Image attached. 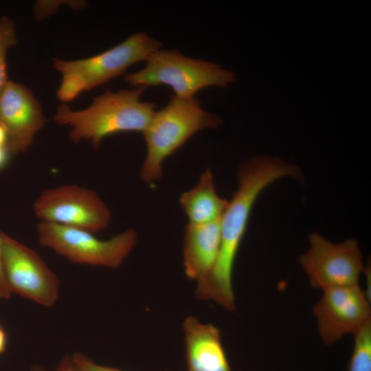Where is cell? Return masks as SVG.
Segmentation results:
<instances>
[{
    "mask_svg": "<svg viewBox=\"0 0 371 371\" xmlns=\"http://www.w3.org/2000/svg\"><path fill=\"white\" fill-rule=\"evenodd\" d=\"M71 358L76 371H124L98 364L81 352H74Z\"/></svg>",
    "mask_w": 371,
    "mask_h": 371,
    "instance_id": "17",
    "label": "cell"
},
{
    "mask_svg": "<svg viewBox=\"0 0 371 371\" xmlns=\"http://www.w3.org/2000/svg\"><path fill=\"white\" fill-rule=\"evenodd\" d=\"M220 244V220L203 225L187 223L183 245L186 276L197 282L208 274L216 261Z\"/></svg>",
    "mask_w": 371,
    "mask_h": 371,
    "instance_id": "13",
    "label": "cell"
},
{
    "mask_svg": "<svg viewBox=\"0 0 371 371\" xmlns=\"http://www.w3.org/2000/svg\"><path fill=\"white\" fill-rule=\"evenodd\" d=\"M8 337L5 328L0 324V355L3 354L7 349Z\"/></svg>",
    "mask_w": 371,
    "mask_h": 371,
    "instance_id": "21",
    "label": "cell"
},
{
    "mask_svg": "<svg viewBox=\"0 0 371 371\" xmlns=\"http://www.w3.org/2000/svg\"><path fill=\"white\" fill-rule=\"evenodd\" d=\"M7 133L4 128L0 124V146L6 147Z\"/></svg>",
    "mask_w": 371,
    "mask_h": 371,
    "instance_id": "22",
    "label": "cell"
},
{
    "mask_svg": "<svg viewBox=\"0 0 371 371\" xmlns=\"http://www.w3.org/2000/svg\"><path fill=\"white\" fill-rule=\"evenodd\" d=\"M161 43L144 32L128 36L120 44L95 56L75 60L53 58V67L61 74L58 98L69 102L84 91L122 75L128 67L146 61Z\"/></svg>",
    "mask_w": 371,
    "mask_h": 371,
    "instance_id": "4",
    "label": "cell"
},
{
    "mask_svg": "<svg viewBox=\"0 0 371 371\" xmlns=\"http://www.w3.org/2000/svg\"><path fill=\"white\" fill-rule=\"evenodd\" d=\"M11 154L5 146H0V171L7 167Z\"/></svg>",
    "mask_w": 371,
    "mask_h": 371,
    "instance_id": "20",
    "label": "cell"
},
{
    "mask_svg": "<svg viewBox=\"0 0 371 371\" xmlns=\"http://www.w3.org/2000/svg\"><path fill=\"white\" fill-rule=\"evenodd\" d=\"M313 308L321 341L327 346L354 335L371 320L370 300L359 284L322 290Z\"/></svg>",
    "mask_w": 371,
    "mask_h": 371,
    "instance_id": "10",
    "label": "cell"
},
{
    "mask_svg": "<svg viewBox=\"0 0 371 371\" xmlns=\"http://www.w3.org/2000/svg\"><path fill=\"white\" fill-rule=\"evenodd\" d=\"M18 43L14 21L8 16L0 18V94L9 80L7 54Z\"/></svg>",
    "mask_w": 371,
    "mask_h": 371,
    "instance_id": "16",
    "label": "cell"
},
{
    "mask_svg": "<svg viewBox=\"0 0 371 371\" xmlns=\"http://www.w3.org/2000/svg\"><path fill=\"white\" fill-rule=\"evenodd\" d=\"M310 247L298 258L309 284L322 290L359 284L366 265L357 240L333 243L313 232Z\"/></svg>",
    "mask_w": 371,
    "mask_h": 371,
    "instance_id": "7",
    "label": "cell"
},
{
    "mask_svg": "<svg viewBox=\"0 0 371 371\" xmlns=\"http://www.w3.org/2000/svg\"><path fill=\"white\" fill-rule=\"evenodd\" d=\"M353 337L354 346L347 371H371V320Z\"/></svg>",
    "mask_w": 371,
    "mask_h": 371,
    "instance_id": "15",
    "label": "cell"
},
{
    "mask_svg": "<svg viewBox=\"0 0 371 371\" xmlns=\"http://www.w3.org/2000/svg\"><path fill=\"white\" fill-rule=\"evenodd\" d=\"M41 245L76 264L118 267L137 241V234L128 229L108 240L86 230L41 221L36 227Z\"/></svg>",
    "mask_w": 371,
    "mask_h": 371,
    "instance_id": "6",
    "label": "cell"
},
{
    "mask_svg": "<svg viewBox=\"0 0 371 371\" xmlns=\"http://www.w3.org/2000/svg\"><path fill=\"white\" fill-rule=\"evenodd\" d=\"M11 295L12 292L8 284L4 271L1 238L0 234V299H10Z\"/></svg>",
    "mask_w": 371,
    "mask_h": 371,
    "instance_id": "18",
    "label": "cell"
},
{
    "mask_svg": "<svg viewBox=\"0 0 371 371\" xmlns=\"http://www.w3.org/2000/svg\"><path fill=\"white\" fill-rule=\"evenodd\" d=\"M179 203L188 218V223L194 225L221 220L228 205V201L217 194L210 168L203 172L196 186L181 194Z\"/></svg>",
    "mask_w": 371,
    "mask_h": 371,
    "instance_id": "14",
    "label": "cell"
},
{
    "mask_svg": "<svg viewBox=\"0 0 371 371\" xmlns=\"http://www.w3.org/2000/svg\"><path fill=\"white\" fill-rule=\"evenodd\" d=\"M30 371H49L41 366H34ZM53 371H76L71 357H63Z\"/></svg>",
    "mask_w": 371,
    "mask_h": 371,
    "instance_id": "19",
    "label": "cell"
},
{
    "mask_svg": "<svg viewBox=\"0 0 371 371\" xmlns=\"http://www.w3.org/2000/svg\"><path fill=\"white\" fill-rule=\"evenodd\" d=\"M146 88L106 90L93 98L91 104L80 111H73L62 104L57 107L54 120L58 125L71 126L69 138L73 142L89 140L98 149L108 136L146 130L156 111L153 102L140 100Z\"/></svg>",
    "mask_w": 371,
    "mask_h": 371,
    "instance_id": "2",
    "label": "cell"
},
{
    "mask_svg": "<svg viewBox=\"0 0 371 371\" xmlns=\"http://www.w3.org/2000/svg\"><path fill=\"white\" fill-rule=\"evenodd\" d=\"M287 176L302 180L298 168L278 158L255 157L241 165L238 188L220 220L221 244L216 261L212 271L196 282L197 300L212 301L228 311L235 310L234 266L253 206L268 186Z\"/></svg>",
    "mask_w": 371,
    "mask_h": 371,
    "instance_id": "1",
    "label": "cell"
},
{
    "mask_svg": "<svg viewBox=\"0 0 371 371\" xmlns=\"http://www.w3.org/2000/svg\"><path fill=\"white\" fill-rule=\"evenodd\" d=\"M236 80L234 73L218 65L187 57L176 49H160L148 58L141 70L124 78L132 86H169L181 98H194L205 87H227Z\"/></svg>",
    "mask_w": 371,
    "mask_h": 371,
    "instance_id": "5",
    "label": "cell"
},
{
    "mask_svg": "<svg viewBox=\"0 0 371 371\" xmlns=\"http://www.w3.org/2000/svg\"><path fill=\"white\" fill-rule=\"evenodd\" d=\"M5 274L14 293L45 307L59 298L57 276L33 249L0 231Z\"/></svg>",
    "mask_w": 371,
    "mask_h": 371,
    "instance_id": "9",
    "label": "cell"
},
{
    "mask_svg": "<svg viewBox=\"0 0 371 371\" xmlns=\"http://www.w3.org/2000/svg\"><path fill=\"white\" fill-rule=\"evenodd\" d=\"M33 209L41 221L93 234L106 229L111 220V212L99 195L76 184L44 190L35 200Z\"/></svg>",
    "mask_w": 371,
    "mask_h": 371,
    "instance_id": "8",
    "label": "cell"
},
{
    "mask_svg": "<svg viewBox=\"0 0 371 371\" xmlns=\"http://www.w3.org/2000/svg\"><path fill=\"white\" fill-rule=\"evenodd\" d=\"M182 326L188 371H232L218 328L192 315Z\"/></svg>",
    "mask_w": 371,
    "mask_h": 371,
    "instance_id": "12",
    "label": "cell"
},
{
    "mask_svg": "<svg viewBox=\"0 0 371 371\" xmlns=\"http://www.w3.org/2000/svg\"><path fill=\"white\" fill-rule=\"evenodd\" d=\"M45 122L42 106L32 91L9 80L0 94V124L7 133L9 153L26 152Z\"/></svg>",
    "mask_w": 371,
    "mask_h": 371,
    "instance_id": "11",
    "label": "cell"
},
{
    "mask_svg": "<svg viewBox=\"0 0 371 371\" xmlns=\"http://www.w3.org/2000/svg\"><path fill=\"white\" fill-rule=\"evenodd\" d=\"M221 119L205 111L199 100L172 95L168 104L154 113L143 132L146 155L139 175L146 183H153L163 175L165 160L182 147L196 133L217 129Z\"/></svg>",
    "mask_w": 371,
    "mask_h": 371,
    "instance_id": "3",
    "label": "cell"
}]
</instances>
